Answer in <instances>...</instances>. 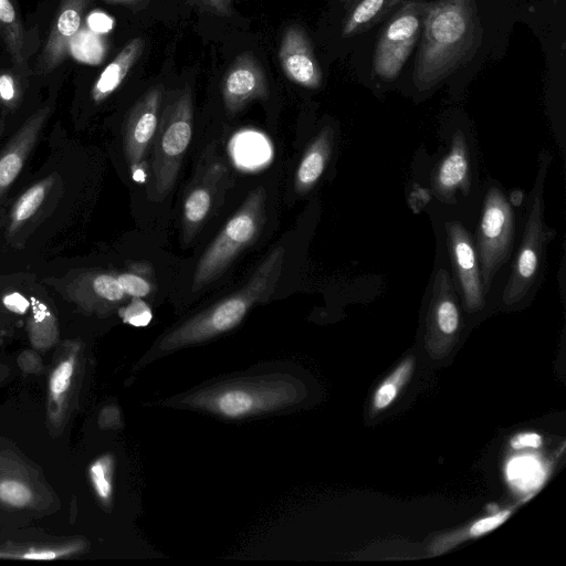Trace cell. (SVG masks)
<instances>
[{
    "label": "cell",
    "mask_w": 566,
    "mask_h": 566,
    "mask_svg": "<svg viewBox=\"0 0 566 566\" xmlns=\"http://www.w3.org/2000/svg\"><path fill=\"white\" fill-rule=\"evenodd\" d=\"M124 293L130 297H146L153 290V284L142 274L132 271L115 274Z\"/></svg>",
    "instance_id": "32"
},
{
    "label": "cell",
    "mask_w": 566,
    "mask_h": 566,
    "mask_svg": "<svg viewBox=\"0 0 566 566\" xmlns=\"http://www.w3.org/2000/svg\"><path fill=\"white\" fill-rule=\"evenodd\" d=\"M160 103V87H151L135 103L125 123V156L133 178L138 182L146 177L143 161L158 127Z\"/></svg>",
    "instance_id": "10"
},
{
    "label": "cell",
    "mask_w": 566,
    "mask_h": 566,
    "mask_svg": "<svg viewBox=\"0 0 566 566\" xmlns=\"http://www.w3.org/2000/svg\"><path fill=\"white\" fill-rule=\"evenodd\" d=\"M44 106L29 116L0 154V199L19 176L50 116Z\"/></svg>",
    "instance_id": "17"
},
{
    "label": "cell",
    "mask_w": 566,
    "mask_h": 566,
    "mask_svg": "<svg viewBox=\"0 0 566 566\" xmlns=\"http://www.w3.org/2000/svg\"><path fill=\"white\" fill-rule=\"evenodd\" d=\"M64 295L82 311L105 315L127 297L114 273L83 271L70 280L63 289Z\"/></svg>",
    "instance_id": "12"
},
{
    "label": "cell",
    "mask_w": 566,
    "mask_h": 566,
    "mask_svg": "<svg viewBox=\"0 0 566 566\" xmlns=\"http://www.w3.org/2000/svg\"><path fill=\"white\" fill-rule=\"evenodd\" d=\"M342 1H352V0H342Z\"/></svg>",
    "instance_id": "41"
},
{
    "label": "cell",
    "mask_w": 566,
    "mask_h": 566,
    "mask_svg": "<svg viewBox=\"0 0 566 566\" xmlns=\"http://www.w3.org/2000/svg\"><path fill=\"white\" fill-rule=\"evenodd\" d=\"M548 159V157H547ZM543 160L535 184V197L530 211L522 243L512 272L503 291L505 305H513L522 300L534 284L544 244L548 241V229L544 223L543 181L548 161Z\"/></svg>",
    "instance_id": "9"
},
{
    "label": "cell",
    "mask_w": 566,
    "mask_h": 566,
    "mask_svg": "<svg viewBox=\"0 0 566 566\" xmlns=\"http://www.w3.org/2000/svg\"><path fill=\"white\" fill-rule=\"evenodd\" d=\"M266 193L262 186L251 190L197 263L191 290H201L219 279L238 254L252 244L265 222Z\"/></svg>",
    "instance_id": "4"
},
{
    "label": "cell",
    "mask_w": 566,
    "mask_h": 566,
    "mask_svg": "<svg viewBox=\"0 0 566 566\" xmlns=\"http://www.w3.org/2000/svg\"><path fill=\"white\" fill-rule=\"evenodd\" d=\"M4 305L12 312L24 313L29 306L28 301L18 293L10 294L3 300Z\"/></svg>",
    "instance_id": "37"
},
{
    "label": "cell",
    "mask_w": 566,
    "mask_h": 566,
    "mask_svg": "<svg viewBox=\"0 0 566 566\" xmlns=\"http://www.w3.org/2000/svg\"><path fill=\"white\" fill-rule=\"evenodd\" d=\"M114 458L112 454H104L95 459L88 467V479L91 485L104 504H109L113 496Z\"/></svg>",
    "instance_id": "26"
},
{
    "label": "cell",
    "mask_w": 566,
    "mask_h": 566,
    "mask_svg": "<svg viewBox=\"0 0 566 566\" xmlns=\"http://www.w3.org/2000/svg\"><path fill=\"white\" fill-rule=\"evenodd\" d=\"M406 0H360L347 14L342 29L345 38L366 32Z\"/></svg>",
    "instance_id": "22"
},
{
    "label": "cell",
    "mask_w": 566,
    "mask_h": 566,
    "mask_svg": "<svg viewBox=\"0 0 566 566\" xmlns=\"http://www.w3.org/2000/svg\"><path fill=\"white\" fill-rule=\"evenodd\" d=\"M54 175L45 177L28 188L15 200L8 223L9 234L18 231L39 210L54 184Z\"/></svg>",
    "instance_id": "23"
},
{
    "label": "cell",
    "mask_w": 566,
    "mask_h": 566,
    "mask_svg": "<svg viewBox=\"0 0 566 566\" xmlns=\"http://www.w3.org/2000/svg\"><path fill=\"white\" fill-rule=\"evenodd\" d=\"M21 90L15 77L10 73L0 74V104L9 109L18 107Z\"/></svg>",
    "instance_id": "33"
},
{
    "label": "cell",
    "mask_w": 566,
    "mask_h": 566,
    "mask_svg": "<svg viewBox=\"0 0 566 566\" xmlns=\"http://www.w3.org/2000/svg\"><path fill=\"white\" fill-rule=\"evenodd\" d=\"M118 315L125 324L145 327L153 319L149 305L142 297H132L130 302L118 310Z\"/></svg>",
    "instance_id": "31"
},
{
    "label": "cell",
    "mask_w": 566,
    "mask_h": 566,
    "mask_svg": "<svg viewBox=\"0 0 566 566\" xmlns=\"http://www.w3.org/2000/svg\"><path fill=\"white\" fill-rule=\"evenodd\" d=\"M507 475L521 489L527 490L541 482V465L533 458L514 459L509 463Z\"/></svg>",
    "instance_id": "29"
},
{
    "label": "cell",
    "mask_w": 566,
    "mask_h": 566,
    "mask_svg": "<svg viewBox=\"0 0 566 566\" xmlns=\"http://www.w3.org/2000/svg\"><path fill=\"white\" fill-rule=\"evenodd\" d=\"M334 142V130L325 126L315 136L296 169L294 188L298 193L308 192L318 181L328 165Z\"/></svg>",
    "instance_id": "19"
},
{
    "label": "cell",
    "mask_w": 566,
    "mask_h": 566,
    "mask_svg": "<svg viewBox=\"0 0 566 566\" xmlns=\"http://www.w3.org/2000/svg\"><path fill=\"white\" fill-rule=\"evenodd\" d=\"M269 94L264 70L250 52L241 53L228 69L222 81V97L227 109L237 113L254 99Z\"/></svg>",
    "instance_id": "14"
},
{
    "label": "cell",
    "mask_w": 566,
    "mask_h": 566,
    "mask_svg": "<svg viewBox=\"0 0 566 566\" xmlns=\"http://www.w3.org/2000/svg\"><path fill=\"white\" fill-rule=\"evenodd\" d=\"M96 32L81 29L72 39L70 54L83 63H98L103 56V43Z\"/></svg>",
    "instance_id": "27"
},
{
    "label": "cell",
    "mask_w": 566,
    "mask_h": 566,
    "mask_svg": "<svg viewBox=\"0 0 566 566\" xmlns=\"http://www.w3.org/2000/svg\"><path fill=\"white\" fill-rule=\"evenodd\" d=\"M81 549V544H67L59 547L42 546H0V558L14 559H56L62 556H70Z\"/></svg>",
    "instance_id": "25"
},
{
    "label": "cell",
    "mask_w": 566,
    "mask_h": 566,
    "mask_svg": "<svg viewBox=\"0 0 566 566\" xmlns=\"http://www.w3.org/2000/svg\"><path fill=\"white\" fill-rule=\"evenodd\" d=\"M92 0H61L51 30L38 57L34 73L46 75L70 54L72 39L82 27L85 10Z\"/></svg>",
    "instance_id": "13"
},
{
    "label": "cell",
    "mask_w": 566,
    "mask_h": 566,
    "mask_svg": "<svg viewBox=\"0 0 566 566\" xmlns=\"http://www.w3.org/2000/svg\"><path fill=\"white\" fill-rule=\"evenodd\" d=\"M145 48L142 38H134L118 52L115 59L103 70L91 90L95 103L105 101L123 83Z\"/></svg>",
    "instance_id": "20"
},
{
    "label": "cell",
    "mask_w": 566,
    "mask_h": 566,
    "mask_svg": "<svg viewBox=\"0 0 566 566\" xmlns=\"http://www.w3.org/2000/svg\"><path fill=\"white\" fill-rule=\"evenodd\" d=\"M413 82L428 90L448 77L475 52L481 25L474 0L431 2L421 31Z\"/></svg>",
    "instance_id": "1"
},
{
    "label": "cell",
    "mask_w": 566,
    "mask_h": 566,
    "mask_svg": "<svg viewBox=\"0 0 566 566\" xmlns=\"http://www.w3.org/2000/svg\"><path fill=\"white\" fill-rule=\"evenodd\" d=\"M447 243L453 272L467 311L484 306V289L475 245L470 232L459 221L446 222Z\"/></svg>",
    "instance_id": "11"
},
{
    "label": "cell",
    "mask_w": 566,
    "mask_h": 566,
    "mask_svg": "<svg viewBox=\"0 0 566 566\" xmlns=\"http://www.w3.org/2000/svg\"><path fill=\"white\" fill-rule=\"evenodd\" d=\"M193 108L189 90L168 108L153 138L149 198L164 200L172 190L192 137Z\"/></svg>",
    "instance_id": "5"
},
{
    "label": "cell",
    "mask_w": 566,
    "mask_h": 566,
    "mask_svg": "<svg viewBox=\"0 0 566 566\" xmlns=\"http://www.w3.org/2000/svg\"><path fill=\"white\" fill-rule=\"evenodd\" d=\"M80 344L67 342L49 378V413L52 419L61 418L71 397L76 378Z\"/></svg>",
    "instance_id": "18"
},
{
    "label": "cell",
    "mask_w": 566,
    "mask_h": 566,
    "mask_svg": "<svg viewBox=\"0 0 566 566\" xmlns=\"http://www.w3.org/2000/svg\"><path fill=\"white\" fill-rule=\"evenodd\" d=\"M432 189L436 197L446 203L455 202L457 191L467 197L471 188L470 153L465 136L457 129L452 136L448 155L432 172Z\"/></svg>",
    "instance_id": "16"
},
{
    "label": "cell",
    "mask_w": 566,
    "mask_h": 566,
    "mask_svg": "<svg viewBox=\"0 0 566 566\" xmlns=\"http://www.w3.org/2000/svg\"><path fill=\"white\" fill-rule=\"evenodd\" d=\"M33 501L30 485L14 475L0 476V502L11 507H25Z\"/></svg>",
    "instance_id": "28"
},
{
    "label": "cell",
    "mask_w": 566,
    "mask_h": 566,
    "mask_svg": "<svg viewBox=\"0 0 566 566\" xmlns=\"http://www.w3.org/2000/svg\"><path fill=\"white\" fill-rule=\"evenodd\" d=\"M91 24L98 30L108 29L111 25L109 19L104 14L92 15Z\"/></svg>",
    "instance_id": "38"
},
{
    "label": "cell",
    "mask_w": 566,
    "mask_h": 566,
    "mask_svg": "<svg viewBox=\"0 0 566 566\" xmlns=\"http://www.w3.org/2000/svg\"><path fill=\"white\" fill-rule=\"evenodd\" d=\"M6 122L3 118H0V136L2 135L4 130Z\"/></svg>",
    "instance_id": "40"
},
{
    "label": "cell",
    "mask_w": 566,
    "mask_h": 566,
    "mask_svg": "<svg viewBox=\"0 0 566 566\" xmlns=\"http://www.w3.org/2000/svg\"><path fill=\"white\" fill-rule=\"evenodd\" d=\"M411 368V363L406 361L396 373L385 381L375 395V407L378 409L387 407L396 397L399 384H402Z\"/></svg>",
    "instance_id": "30"
},
{
    "label": "cell",
    "mask_w": 566,
    "mask_h": 566,
    "mask_svg": "<svg viewBox=\"0 0 566 566\" xmlns=\"http://www.w3.org/2000/svg\"><path fill=\"white\" fill-rule=\"evenodd\" d=\"M509 515H510V512L504 511V512H500L493 516L482 518L472 525L470 533L473 536H479L486 532H490L491 530L501 525L509 517Z\"/></svg>",
    "instance_id": "35"
},
{
    "label": "cell",
    "mask_w": 566,
    "mask_h": 566,
    "mask_svg": "<svg viewBox=\"0 0 566 566\" xmlns=\"http://www.w3.org/2000/svg\"><path fill=\"white\" fill-rule=\"evenodd\" d=\"M0 38L15 69L25 73V31L21 21L18 0H0Z\"/></svg>",
    "instance_id": "21"
},
{
    "label": "cell",
    "mask_w": 566,
    "mask_h": 566,
    "mask_svg": "<svg viewBox=\"0 0 566 566\" xmlns=\"http://www.w3.org/2000/svg\"><path fill=\"white\" fill-rule=\"evenodd\" d=\"M542 443V438L536 433H523L516 436L512 440V447L521 449L525 447L538 448Z\"/></svg>",
    "instance_id": "36"
},
{
    "label": "cell",
    "mask_w": 566,
    "mask_h": 566,
    "mask_svg": "<svg viewBox=\"0 0 566 566\" xmlns=\"http://www.w3.org/2000/svg\"><path fill=\"white\" fill-rule=\"evenodd\" d=\"M31 316L29 319V334L33 344L39 347L50 346L57 336L54 315L38 298H31Z\"/></svg>",
    "instance_id": "24"
},
{
    "label": "cell",
    "mask_w": 566,
    "mask_h": 566,
    "mask_svg": "<svg viewBox=\"0 0 566 566\" xmlns=\"http://www.w3.org/2000/svg\"><path fill=\"white\" fill-rule=\"evenodd\" d=\"M431 2H403L385 25L378 38L373 66L385 81L395 80L402 70L421 35L423 21Z\"/></svg>",
    "instance_id": "7"
},
{
    "label": "cell",
    "mask_w": 566,
    "mask_h": 566,
    "mask_svg": "<svg viewBox=\"0 0 566 566\" xmlns=\"http://www.w3.org/2000/svg\"><path fill=\"white\" fill-rule=\"evenodd\" d=\"M199 9L212 14L229 17L232 14V0H189Z\"/></svg>",
    "instance_id": "34"
},
{
    "label": "cell",
    "mask_w": 566,
    "mask_h": 566,
    "mask_svg": "<svg viewBox=\"0 0 566 566\" xmlns=\"http://www.w3.org/2000/svg\"><path fill=\"white\" fill-rule=\"evenodd\" d=\"M284 256V247L274 248L241 289L168 332L159 340L158 349L168 352L202 343L238 326L254 305L265 303L273 296Z\"/></svg>",
    "instance_id": "2"
},
{
    "label": "cell",
    "mask_w": 566,
    "mask_h": 566,
    "mask_svg": "<svg viewBox=\"0 0 566 566\" xmlns=\"http://www.w3.org/2000/svg\"><path fill=\"white\" fill-rule=\"evenodd\" d=\"M300 390L289 376H264L222 382L185 397L181 402L228 419L255 416L292 406Z\"/></svg>",
    "instance_id": "3"
},
{
    "label": "cell",
    "mask_w": 566,
    "mask_h": 566,
    "mask_svg": "<svg viewBox=\"0 0 566 566\" xmlns=\"http://www.w3.org/2000/svg\"><path fill=\"white\" fill-rule=\"evenodd\" d=\"M106 3H109V4H125V6H129V4H136L137 2L142 1V0H104Z\"/></svg>",
    "instance_id": "39"
},
{
    "label": "cell",
    "mask_w": 566,
    "mask_h": 566,
    "mask_svg": "<svg viewBox=\"0 0 566 566\" xmlns=\"http://www.w3.org/2000/svg\"><path fill=\"white\" fill-rule=\"evenodd\" d=\"M514 233L513 209L502 190L491 187L483 201L475 243L484 292H489L494 275L507 261Z\"/></svg>",
    "instance_id": "6"
},
{
    "label": "cell",
    "mask_w": 566,
    "mask_h": 566,
    "mask_svg": "<svg viewBox=\"0 0 566 566\" xmlns=\"http://www.w3.org/2000/svg\"><path fill=\"white\" fill-rule=\"evenodd\" d=\"M230 182L229 171L216 154V146L209 145L203 151L187 189L182 207V238L190 243L203 227L219 202L223 199Z\"/></svg>",
    "instance_id": "8"
},
{
    "label": "cell",
    "mask_w": 566,
    "mask_h": 566,
    "mask_svg": "<svg viewBox=\"0 0 566 566\" xmlns=\"http://www.w3.org/2000/svg\"><path fill=\"white\" fill-rule=\"evenodd\" d=\"M279 60L285 76L293 83L307 88L321 86V66L307 33L300 25L293 24L284 30Z\"/></svg>",
    "instance_id": "15"
}]
</instances>
